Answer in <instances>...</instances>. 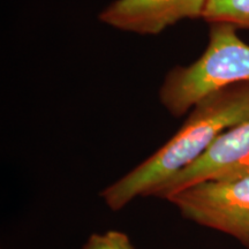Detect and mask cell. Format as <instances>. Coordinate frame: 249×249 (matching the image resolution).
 <instances>
[{"mask_svg":"<svg viewBox=\"0 0 249 249\" xmlns=\"http://www.w3.org/2000/svg\"><path fill=\"white\" fill-rule=\"evenodd\" d=\"M249 120V83H238L198 101L177 133L145 160L101 192L113 211L138 197H148L156 187L170 180L211 147L218 136Z\"/></svg>","mask_w":249,"mask_h":249,"instance_id":"obj_1","label":"cell"},{"mask_svg":"<svg viewBox=\"0 0 249 249\" xmlns=\"http://www.w3.org/2000/svg\"><path fill=\"white\" fill-rule=\"evenodd\" d=\"M238 83H249V45L233 24L211 23L205 51L193 64L167 73L160 102L173 117H182L205 96Z\"/></svg>","mask_w":249,"mask_h":249,"instance_id":"obj_2","label":"cell"},{"mask_svg":"<svg viewBox=\"0 0 249 249\" xmlns=\"http://www.w3.org/2000/svg\"><path fill=\"white\" fill-rule=\"evenodd\" d=\"M166 201L185 219L225 233L249 249V176L194 183Z\"/></svg>","mask_w":249,"mask_h":249,"instance_id":"obj_3","label":"cell"},{"mask_svg":"<svg viewBox=\"0 0 249 249\" xmlns=\"http://www.w3.org/2000/svg\"><path fill=\"white\" fill-rule=\"evenodd\" d=\"M246 176H249V120L218 136L195 163L156 187L148 197L166 200L174 193L194 183Z\"/></svg>","mask_w":249,"mask_h":249,"instance_id":"obj_4","label":"cell"},{"mask_svg":"<svg viewBox=\"0 0 249 249\" xmlns=\"http://www.w3.org/2000/svg\"><path fill=\"white\" fill-rule=\"evenodd\" d=\"M209 0H113L98 15L107 26L138 35H158L186 18H203Z\"/></svg>","mask_w":249,"mask_h":249,"instance_id":"obj_5","label":"cell"},{"mask_svg":"<svg viewBox=\"0 0 249 249\" xmlns=\"http://www.w3.org/2000/svg\"><path fill=\"white\" fill-rule=\"evenodd\" d=\"M203 18L210 23L224 22L249 29V0H209Z\"/></svg>","mask_w":249,"mask_h":249,"instance_id":"obj_6","label":"cell"},{"mask_svg":"<svg viewBox=\"0 0 249 249\" xmlns=\"http://www.w3.org/2000/svg\"><path fill=\"white\" fill-rule=\"evenodd\" d=\"M82 249H136L124 232L111 230L103 233H93L88 238Z\"/></svg>","mask_w":249,"mask_h":249,"instance_id":"obj_7","label":"cell"}]
</instances>
